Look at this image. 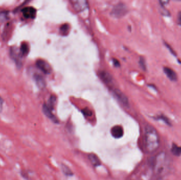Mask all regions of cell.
<instances>
[{
    "mask_svg": "<svg viewBox=\"0 0 181 180\" xmlns=\"http://www.w3.org/2000/svg\"><path fill=\"white\" fill-rule=\"evenodd\" d=\"M145 141L146 150L149 153L154 152L159 147L160 140L159 134L155 128L149 125L145 127Z\"/></svg>",
    "mask_w": 181,
    "mask_h": 180,
    "instance_id": "1",
    "label": "cell"
},
{
    "mask_svg": "<svg viewBox=\"0 0 181 180\" xmlns=\"http://www.w3.org/2000/svg\"><path fill=\"white\" fill-rule=\"evenodd\" d=\"M154 169L157 174H162L165 172L167 168V158L164 152L158 154L154 162Z\"/></svg>",
    "mask_w": 181,
    "mask_h": 180,
    "instance_id": "2",
    "label": "cell"
},
{
    "mask_svg": "<svg viewBox=\"0 0 181 180\" xmlns=\"http://www.w3.org/2000/svg\"><path fill=\"white\" fill-rule=\"evenodd\" d=\"M113 95L117 98L118 101H120L121 103L126 107H128L129 105V101L127 97L126 96L125 94L122 93L120 90L118 89H114L112 91Z\"/></svg>",
    "mask_w": 181,
    "mask_h": 180,
    "instance_id": "3",
    "label": "cell"
},
{
    "mask_svg": "<svg viewBox=\"0 0 181 180\" xmlns=\"http://www.w3.org/2000/svg\"><path fill=\"white\" fill-rule=\"evenodd\" d=\"M37 67L46 74H50L52 71V68L49 64L42 59H38L36 61Z\"/></svg>",
    "mask_w": 181,
    "mask_h": 180,
    "instance_id": "4",
    "label": "cell"
},
{
    "mask_svg": "<svg viewBox=\"0 0 181 180\" xmlns=\"http://www.w3.org/2000/svg\"><path fill=\"white\" fill-rule=\"evenodd\" d=\"M22 15L25 19H34L36 15V10L32 7H26L22 10Z\"/></svg>",
    "mask_w": 181,
    "mask_h": 180,
    "instance_id": "5",
    "label": "cell"
},
{
    "mask_svg": "<svg viewBox=\"0 0 181 180\" xmlns=\"http://www.w3.org/2000/svg\"><path fill=\"white\" fill-rule=\"evenodd\" d=\"M127 8L126 7L125 4H119L115 7L113 9V11H112V15L116 17H121L125 15L126 13Z\"/></svg>",
    "mask_w": 181,
    "mask_h": 180,
    "instance_id": "6",
    "label": "cell"
},
{
    "mask_svg": "<svg viewBox=\"0 0 181 180\" xmlns=\"http://www.w3.org/2000/svg\"><path fill=\"white\" fill-rule=\"evenodd\" d=\"M163 71L164 74L167 76L168 79H170L172 81H176L177 79V75L175 71L168 67H164L163 68Z\"/></svg>",
    "mask_w": 181,
    "mask_h": 180,
    "instance_id": "7",
    "label": "cell"
},
{
    "mask_svg": "<svg viewBox=\"0 0 181 180\" xmlns=\"http://www.w3.org/2000/svg\"><path fill=\"white\" fill-rule=\"evenodd\" d=\"M111 135L115 139H120L122 137L124 134L123 128L121 126L117 125L111 128Z\"/></svg>",
    "mask_w": 181,
    "mask_h": 180,
    "instance_id": "8",
    "label": "cell"
},
{
    "mask_svg": "<svg viewBox=\"0 0 181 180\" xmlns=\"http://www.w3.org/2000/svg\"><path fill=\"white\" fill-rule=\"evenodd\" d=\"M42 110L46 116L49 118V119H50L55 123H58V120H57L56 117L53 115V113L52 112V110L49 108L47 104H44L42 106Z\"/></svg>",
    "mask_w": 181,
    "mask_h": 180,
    "instance_id": "9",
    "label": "cell"
},
{
    "mask_svg": "<svg viewBox=\"0 0 181 180\" xmlns=\"http://www.w3.org/2000/svg\"><path fill=\"white\" fill-rule=\"evenodd\" d=\"M100 78L104 83L110 84L112 81V77L110 75L109 73L105 71H102L100 72Z\"/></svg>",
    "mask_w": 181,
    "mask_h": 180,
    "instance_id": "10",
    "label": "cell"
},
{
    "mask_svg": "<svg viewBox=\"0 0 181 180\" xmlns=\"http://www.w3.org/2000/svg\"><path fill=\"white\" fill-rule=\"evenodd\" d=\"M19 52L21 57L26 56L28 55L29 52V47L26 42H23L21 43Z\"/></svg>",
    "mask_w": 181,
    "mask_h": 180,
    "instance_id": "11",
    "label": "cell"
},
{
    "mask_svg": "<svg viewBox=\"0 0 181 180\" xmlns=\"http://www.w3.org/2000/svg\"><path fill=\"white\" fill-rule=\"evenodd\" d=\"M34 79L36 84L39 88H44L46 86V83L44 78L42 76L38 74H36L34 76Z\"/></svg>",
    "mask_w": 181,
    "mask_h": 180,
    "instance_id": "12",
    "label": "cell"
},
{
    "mask_svg": "<svg viewBox=\"0 0 181 180\" xmlns=\"http://www.w3.org/2000/svg\"><path fill=\"white\" fill-rule=\"evenodd\" d=\"M89 159L94 167H97L101 165V161L95 154H90L89 155Z\"/></svg>",
    "mask_w": 181,
    "mask_h": 180,
    "instance_id": "13",
    "label": "cell"
},
{
    "mask_svg": "<svg viewBox=\"0 0 181 180\" xmlns=\"http://www.w3.org/2000/svg\"><path fill=\"white\" fill-rule=\"evenodd\" d=\"M171 152L173 155L176 156H180L181 155V146H178L176 144H173L172 146Z\"/></svg>",
    "mask_w": 181,
    "mask_h": 180,
    "instance_id": "14",
    "label": "cell"
},
{
    "mask_svg": "<svg viewBox=\"0 0 181 180\" xmlns=\"http://www.w3.org/2000/svg\"><path fill=\"white\" fill-rule=\"evenodd\" d=\"M61 170H62L63 172L64 173L65 175H66L67 176H73V173L72 172L71 169H69L68 166H67L66 165H64V164H61Z\"/></svg>",
    "mask_w": 181,
    "mask_h": 180,
    "instance_id": "15",
    "label": "cell"
},
{
    "mask_svg": "<svg viewBox=\"0 0 181 180\" xmlns=\"http://www.w3.org/2000/svg\"><path fill=\"white\" fill-rule=\"evenodd\" d=\"M56 97L54 96H52L50 98H49V101H48V104H47V105L48 106V107H49L50 109H51L52 110L54 109V106H55V104L56 103Z\"/></svg>",
    "mask_w": 181,
    "mask_h": 180,
    "instance_id": "16",
    "label": "cell"
},
{
    "mask_svg": "<svg viewBox=\"0 0 181 180\" xmlns=\"http://www.w3.org/2000/svg\"><path fill=\"white\" fill-rule=\"evenodd\" d=\"M69 31V26L67 24H64L60 27V32L61 34H66Z\"/></svg>",
    "mask_w": 181,
    "mask_h": 180,
    "instance_id": "17",
    "label": "cell"
},
{
    "mask_svg": "<svg viewBox=\"0 0 181 180\" xmlns=\"http://www.w3.org/2000/svg\"><path fill=\"white\" fill-rule=\"evenodd\" d=\"M156 120H162L163 121H164L166 124H167L168 125H170V120H169L166 117V116H164V115H159V116L157 117Z\"/></svg>",
    "mask_w": 181,
    "mask_h": 180,
    "instance_id": "18",
    "label": "cell"
},
{
    "mask_svg": "<svg viewBox=\"0 0 181 180\" xmlns=\"http://www.w3.org/2000/svg\"><path fill=\"white\" fill-rule=\"evenodd\" d=\"M139 64L141 68L143 69V70H146V61L145 59L143 57H140L139 60Z\"/></svg>",
    "mask_w": 181,
    "mask_h": 180,
    "instance_id": "19",
    "label": "cell"
},
{
    "mask_svg": "<svg viewBox=\"0 0 181 180\" xmlns=\"http://www.w3.org/2000/svg\"><path fill=\"white\" fill-rule=\"evenodd\" d=\"M164 45H165L166 48L169 50L170 53H171L173 56H176V53L175 52V51L173 49H172L171 46L168 43H167L166 42L164 41Z\"/></svg>",
    "mask_w": 181,
    "mask_h": 180,
    "instance_id": "20",
    "label": "cell"
},
{
    "mask_svg": "<svg viewBox=\"0 0 181 180\" xmlns=\"http://www.w3.org/2000/svg\"><path fill=\"white\" fill-rule=\"evenodd\" d=\"M82 112L84 114V115H85L87 116H91L92 115V111L88 108H85L83 109Z\"/></svg>",
    "mask_w": 181,
    "mask_h": 180,
    "instance_id": "21",
    "label": "cell"
},
{
    "mask_svg": "<svg viewBox=\"0 0 181 180\" xmlns=\"http://www.w3.org/2000/svg\"><path fill=\"white\" fill-rule=\"evenodd\" d=\"M177 24L181 26V11L179 12L178 13L177 16Z\"/></svg>",
    "mask_w": 181,
    "mask_h": 180,
    "instance_id": "22",
    "label": "cell"
},
{
    "mask_svg": "<svg viewBox=\"0 0 181 180\" xmlns=\"http://www.w3.org/2000/svg\"><path fill=\"white\" fill-rule=\"evenodd\" d=\"M3 100L0 96V113L2 111L3 109Z\"/></svg>",
    "mask_w": 181,
    "mask_h": 180,
    "instance_id": "23",
    "label": "cell"
},
{
    "mask_svg": "<svg viewBox=\"0 0 181 180\" xmlns=\"http://www.w3.org/2000/svg\"><path fill=\"white\" fill-rule=\"evenodd\" d=\"M113 62H114V65H115L116 67H118V66H120L119 62V61H118L117 59H114V60H113Z\"/></svg>",
    "mask_w": 181,
    "mask_h": 180,
    "instance_id": "24",
    "label": "cell"
}]
</instances>
